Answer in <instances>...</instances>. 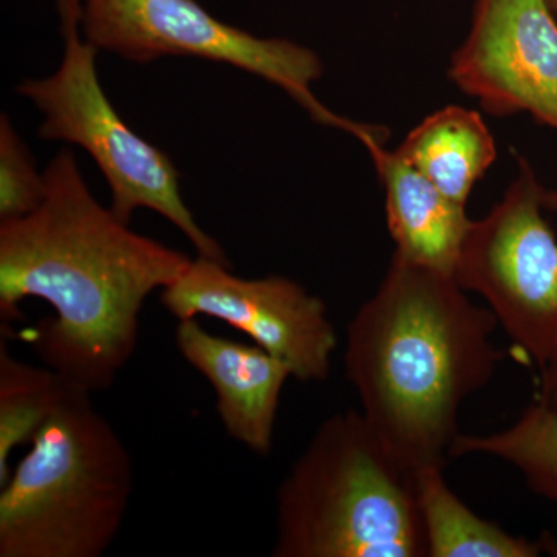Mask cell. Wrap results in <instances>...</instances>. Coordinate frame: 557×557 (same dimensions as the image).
I'll use <instances>...</instances> for the list:
<instances>
[{
  "label": "cell",
  "instance_id": "1",
  "mask_svg": "<svg viewBox=\"0 0 557 557\" xmlns=\"http://www.w3.org/2000/svg\"><path fill=\"white\" fill-rule=\"evenodd\" d=\"M46 199L0 220V317H24L22 300L53 313L25 333L42 364L89 394L108 391L137 350L139 314L170 287L189 256L131 230L90 193L72 150L46 172Z\"/></svg>",
  "mask_w": 557,
  "mask_h": 557
},
{
  "label": "cell",
  "instance_id": "2",
  "mask_svg": "<svg viewBox=\"0 0 557 557\" xmlns=\"http://www.w3.org/2000/svg\"><path fill=\"white\" fill-rule=\"evenodd\" d=\"M498 322L456 277L394 251L347 327L346 376L361 413L408 471L445 467L458 412L504 359Z\"/></svg>",
  "mask_w": 557,
  "mask_h": 557
},
{
  "label": "cell",
  "instance_id": "3",
  "mask_svg": "<svg viewBox=\"0 0 557 557\" xmlns=\"http://www.w3.org/2000/svg\"><path fill=\"white\" fill-rule=\"evenodd\" d=\"M274 557L428 556L412 472L361 410L319 424L276 490Z\"/></svg>",
  "mask_w": 557,
  "mask_h": 557
},
{
  "label": "cell",
  "instance_id": "4",
  "mask_svg": "<svg viewBox=\"0 0 557 557\" xmlns=\"http://www.w3.org/2000/svg\"><path fill=\"white\" fill-rule=\"evenodd\" d=\"M0 485V557H101L134 493V461L89 392L73 388Z\"/></svg>",
  "mask_w": 557,
  "mask_h": 557
},
{
  "label": "cell",
  "instance_id": "5",
  "mask_svg": "<svg viewBox=\"0 0 557 557\" xmlns=\"http://www.w3.org/2000/svg\"><path fill=\"white\" fill-rule=\"evenodd\" d=\"M64 54L60 69L25 79L17 94L44 115L39 137L67 141L94 159L112 193L113 214L124 223L139 208L156 211L185 234L197 256L230 265L225 251L194 218L180 190V174L168 153L131 129L101 87L97 47L81 32V0H57Z\"/></svg>",
  "mask_w": 557,
  "mask_h": 557
},
{
  "label": "cell",
  "instance_id": "6",
  "mask_svg": "<svg viewBox=\"0 0 557 557\" xmlns=\"http://www.w3.org/2000/svg\"><path fill=\"white\" fill-rule=\"evenodd\" d=\"M79 22L91 46L135 64L189 57L233 65L284 90L314 123L359 143L380 134V126L344 119L318 100L311 86L324 64L313 50L288 39L258 38L219 21L196 0H81Z\"/></svg>",
  "mask_w": 557,
  "mask_h": 557
},
{
  "label": "cell",
  "instance_id": "7",
  "mask_svg": "<svg viewBox=\"0 0 557 557\" xmlns=\"http://www.w3.org/2000/svg\"><path fill=\"white\" fill-rule=\"evenodd\" d=\"M544 190L530 161L518 157L502 199L472 220L454 273L539 370L557 358V237L544 215Z\"/></svg>",
  "mask_w": 557,
  "mask_h": 557
},
{
  "label": "cell",
  "instance_id": "8",
  "mask_svg": "<svg viewBox=\"0 0 557 557\" xmlns=\"http://www.w3.org/2000/svg\"><path fill=\"white\" fill-rule=\"evenodd\" d=\"M230 269L197 256L161 289V306L177 321L205 317L239 330L287 364L299 383L327 380L338 335L324 300L293 278H247Z\"/></svg>",
  "mask_w": 557,
  "mask_h": 557
},
{
  "label": "cell",
  "instance_id": "9",
  "mask_svg": "<svg viewBox=\"0 0 557 557\" xmlns=\"http://www.w3.org/2000/svg\"><path fill=\"white\" fill-rule=\"evenodd\" d=\"M448 78L490 115L528 113L557 134V21L547 0H478Z\"/></svg>",
  "mask_w": 557,
  "mask_h": 557
},
{
  "label": "cell",
  "instance_id": "10",
  "mask_svg": "<svg viewBox=\"0 0 557 557\" xmlns=\"http://www.w3.org/2000/svg\"><path fill=\"white\" fill-rule=\"evenodd\" d=\"M175 346L214 388L226 434L256 456H269L282 391L293 379L288 366L256 344L208 332L197 318L178 321Z\"/></svg>",
  "mask_w": 557,
  "mask_h": 557
},
{
  "label": "cell",
  "instance_id": "11",
  "mask_svg": "<svg viewBox=\"0 0 557 557\" xmlns=\"http://www.w3.org/2000/svg\"><path fill=\"white\" fill-rule=\"evenodd\" d=\"M368 152L386 194L387 230L403 258L454 276L472 220L416 168L381 143Z\"/></svg>",
  "mask_w": 557,
  "mask_h": 557
},
{
  "label": "cell",
  "instance_id": "12",
  "mask_svg": "<svg viewBox=\"0 0 557 557\" xmlns=\"http://www.w3.org/2000/svg\"><path fill=\"white\" fill-rule=\"evenodd\" d=\"M394 152L461 207L497 159L496 139L483 116L461 106L428 115Z\"/></svg>",
  "mask_w": 557,
  "mask_h": 557
},
{
  "label": "cell",
  "instance_id": "13",
  "mask_svg": "<svg viewBox=\"0 0 557 557\" xmlns=\"http://www.w3.org/2000/svg\"><path fill=\"white\" fill-rule=\"evenodd\" d=\"M443 468L412 472L429 557H537L552 552L545 541L515 536L475 515L450 490Z\"/></svg>",
  "mask_w": 557,
  "mask_h": 557
},
{
  "label": "cell",
  "instance_id": "14",
  "mask_svg": "<svg viewBox=\"0 0 557 557\" xmlns=\"http://www.w3.org/2000/svg\"><path fill=\"white\" fill-rule=\"evenodd\" d=\"M487 456L518 469L537 496L557 505V409L533 399L511 426L493 434H458L449 457Z\"/></svg>",
  "mask_w": 557,
  "mask_h": 557
},
{
  "label": "cell",
  "instance_id": "15",
  "mask_svg": "<svg viewBox=\"0 0 557 557\" xmlns=\"http://www.w3.org/2000/svg\"><path fill=\"white\" fill-rule=\"evenodd\" d=\"M0 341V485L10 478L11 454L30 443L73 391L60 372L10 354Z\"/></svg>",
  "mask_w": 557,
  "mask_h": 557
},
{
  "label": "cell",
  "instance_id": "16",
  "mask_svg": "<svg viewBox=\"0 0 557 557\" xmlns=\"http://www.w3.org/2000/svg\"><path fill=\"white\" fill-rule=\"evenodd\" d=\"M46 175L9 116L0 119V220L30 214L46 199Z\"/></svg>",
  "mask_w": 557,
  "mask_h": 557
},
{
  "label": "cell",
  "instance_id": "17",
  "mask_svg": "<svg viewBox=\"0 0 557 557\" xmlns=\"http://www.w3.org/2000/svg\"><path fill=\"white\" fill-rule=\"evenodd\" d=\"M534 399L557 409V358L547 368L541 369Z\"/></svg>",
  "mask_w": 557,
  "mask_h": 557
},
{
  "label": "cell",
  "instance_id": "18",
  "mask_svg": "<svg viewBox=\"0 0 557 557\" xmlns=\"http://www.w3.org/2000/svg\"><path fill=\"white\" fill-rule=\"evenodd\" d=\"M544 207L547 211H557V190L545 188Z\"/></svg>",
  "mask_w": 557,
  "mask_h": 557
},
{
  "label": "cell",
  "instance_id": "19",
  "mask_svg": "<svg viewBox=\"0 0 557 557\" xmlns=\"http://www.w3.org/2000/svg\"><path fill=\"white\" fill-rule=\"evenodd\" d=\"M549 9L553 10V13L557 16V0H547Z\"/></svg>",
  "mask_w": 557,
  "mask_h": 557
}]
</instances>
